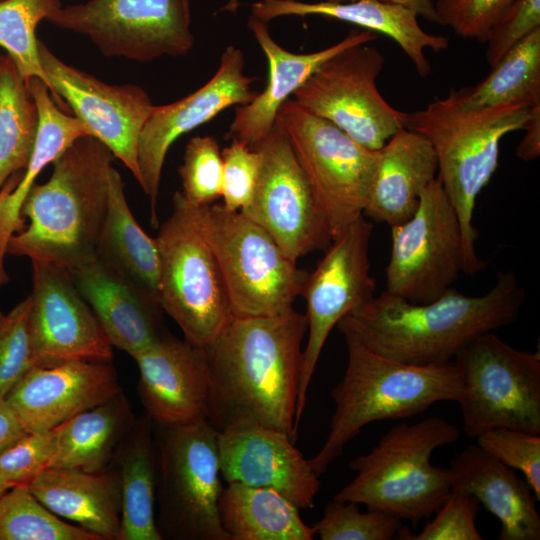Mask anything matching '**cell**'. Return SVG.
I'll return each instance as SVG.
<instances>
[{"mask_svg":"<svg viewBox=\"0 0 540 540\" xmlns=\"http://www.w3.org/2000/svg\"><path fill=\"white\" fill-rule=\"evenodd\" d=\"M307 319L294 309L236 318L204 347L212 375L209 422L220 430L246 414L297 437L296 404Z\"/></svg>","mask_w":540,"mask_h":540,"instance_id":"1","label":"cell"},{"mask_svg":"<svg viewBox=\"0 0 540 540\" xmlns=\"http://www.w3.org/2000/svg\"><path fill=\"white\" fill-rule=\"evenodd\" d=\"M524 301V289L508 271L499 273L494 286L481 296L450 288L434 301L413 303L384 291L336 326L389 359L436 365L454 360L479 335L515 322Z\"/></svg>","mask_w":540,"mask_h":540,"instance_id":"2","label":"cell"},{"mask_svg":"<svg viewBox=\"0 0 540 540\" xmlns=\"http://www.w3.org/2000/svg\"><path fill=\"white\" fill-rule=\"evenodd\" d=\"M112 152L93 136L76 139L54 161L43 184H33L21 209L26 228L7 254L71 270L96 256L108 208Z\"/></svg>","mask_w":540,"mask_h":540,"instance_id":"3","label":"cell"},{"mask_svg":"<svg viewBox=\"0 0 540 540\" xmlns=\"http://www.w3.org/2000/svg\"><path fill=\"white\" fill-rule=\"evenodd\" d=\"M343 336L348 359L343 378L331 393L335 411L330 430L309 460L319 476L366 425L410 418L437 402H459L462 395V377L454 360L427 366L406 364L371 351L351 334Z\"/></svg>","mask_w":540,"mask_h":540,"instance_id":"4","label":"cell"},{"mask_svg":"<svg viewBox=\"0 0 540 540\" xmlns=\"http://www.w3.org/2000/svg\"><path fill=\"white\" fill-rule=\"evenodd\" d=\"M533 105L514 103L462 110L439 98L423 109L405 113L404 127L426 138L435 151L437 178L460 221L463 272L467 275H475L487 265L475 250L476 199L498 167L501 139L524 129Z\"/></svg>","mask_w":540,"mask_h":540,"instance_id":"5","label":"cell"},{"mask_svg":"<svg viewBox=\"0 0 540 540\" xmlns=\"http://www.w3.org/2000/svg\"><path fill=\"white\" fill-rule=\"evenodd\" d=\"M460 431L438 416L390 428L366 454L349 462L356 476L334 496L391 514L414 525L429 518L452 492L450 469L434 466L437 448Z\"/></svg>","mask_w":540,"mask_h":540,"instance_id":"6","label":"cell"},{"mask_svg":"<svg viewBox=\"0 0 540 540\" xmlns=\"http://www.w3.org/2000/svg\"><path fill=\"white\" fill-rule=\"evenodd\" d=\"M196 207L234 317L292 311L308 272L298 268L265 229L240 211L216 203Z\"/></svg>","mask_w":540,"mask_h":540,"instance_id":"7","label":"cell"},{"mask_svg":"<svg viewBox=\"0 0 540 540\" xmlns=\"http://www.w3.org/2000/svg\"><path fill=\"white\" fill-rule=\"evenodd\" d=\"M160 257L159 304L185 340L205 347L234 318L222 275L197 213L175 192L172 211L156 237Z\"/></svg>","mask_w":540,"mask_h":540,"instance_id":"8","label":"cell"},{"mask_svg":"<svg viewBox=\"0 0 540 540\" xmlns=\"http://www.w3.org/2000/svg\"><path fill=\"white\" fill-rule=\"evenodd\" d=\"M155 445L162 538L229 540L219 516L218 429L207 420L159 426Z\"/></svg>","mask_w":540,"mask_h":540,"instance_id":"9","label":"cell"},{"mask_svg":"<svg viewBox=\"0 0 540 540\" xmlns=\"http://www.w3.org/2000/svg\"><path fill=\"white\" fill-rule=\"evenodd\" d=\"M462 377L464 433L496 428L540 434V352L519 350L494 332L479 335L454 358Z\"/></svg>","mask_w":540,"mask_h":540,"instance_id":"10","label":"cell"},{"mask_svg":"<svg viewBox=\"0 0 540 540\" xmlns=\"http://www.w3.org/2000/svg\"><path fill=\"white\" fill-rule=\"evenodd\" d=\"M275 123L287 136L333 239L363 216L378 164V150L365 148L291 98L280 107Z\"/></svg>","mask_w":540,"mask_h":540,"instance_id":"11","label":"cell"},{"mask_svg":"<svg viewBox=\"0 0 540 540\" xmlns=\"http://www.w3.org/2000/svg\"><path fill=\"white\" fill-rule=\"evenodd\" d=\"M47 21L87 36L107 57L143 63L194 45L190 0H89L61 6Z\"/></svg>","mask_w":540,"mask_h":540,"instance_id":"12","label":"cell"},{"mask_svg":"<svg viewBox=\"0 0 540 540\" xmlns=\"http://www.w3.org/2000/svg\"><path fill=\"white\" fill-rule=\"evenodd\" d=\"M368 44L354 45L331 56L293 96L308 112L377 151L404 126L405 112L392 107L380 94L377 78L385 60Z\"/></svg>","mask_w":540,"mask_h":540,"instance_id":"13","label":"cell"},{"mask_svg":"<svg viewBox=\"0 0 540 540\" xmlns=\"http://www.w3.org/2000/svg\"><path fill=\"white\" fill-rule=\"evenodd\" d=\"M388 293L428 303L452 288L464 270L459 218L438 178L422 192L414 214L391 227Z\"/></svg>","mask_w":540,"mask_h":540,"instance_id":"14","label":"cell"},{"mask_svg":"<svg viewBox=\"0 0 540 540\" xmlns=\"http://www.w3.org/2000/svg\"><path fill=\"white\" fill-rule=\"evenodd\" d=\"M373 224L359 217L335 236L316 268L308 273L301 295L306 300L308 339L303 350L295 424L298 428L307 391L324 344L338 322L374 297L369 244Z\"/></svg>","mask_w":540,"mask_h":540,"instance_id":"15","label":"cell"},{"mask_svg":"<svg viewBox=\"0 0 540 540\" xmlns=\"http://www.w3.org/2000/svg\"><path fill=\"white\" fill-rule=\"evenodd\" d=\"M255 149L262 155L260 172L253 197L240 212L294 261L325 250L332 241L328 221L283 130L275 123Z\"/></svg>","mask_w":540,"mask_h":540,"instance_id":"16","label":"cell"},{"mask_svg":"<svg viewBox=\"0 0 540 540\" xmlns=\"http://www.w3.org/2000/svg\"><path fill=\"white\" fill-rule=\"evenodd\" d=\"M39 57L56 103H65L139 181L138 142L154 105L138 85H110L74 68L39 40Z\"/></svg>","mask_w":540,"mask_h":540,"instance_id":"17","label":"cell"},{"mask_svg":"<svg viewBox=\"0 0 540 540\" xmlns=\"http://www.w3.org/2000/svg\"><path fill=\"white\" fill-rule=\"evenodd\" d=\"M255 80L244 73L242 51L229 45L222 53L217 71L202 87L176 102L153 107L138 142V183L149 198L154 226L158 224L162 169L171 145L223 110L251 102L258 93L251 87Z\"/></svg>","mask_w":540,"mask_h":540,"instance_id":"18","label":"cell"},{"mask_svg":"<svg viewBox=\"0 0 540 540\" xmlns=\"http://www.w3.org/2000/svg\"><path fill=\"white\" fill-rule=\"evenodd\" d=\"M31 264L35 366L79 359L111 361L113 346L70 272L47 262Z\"/></svg>","mask_w":540,"mask_h":540,"instance_id":"19","label":"cell"},{"mask_svg":"<svg viewBox=\"0 0 540 540\" xmlns=\"http://www.w3.org/2000/svg\"><path fill=\"white\" fill-rule=\"evenodd\" d=\"M293 442L250 415L236 416L218 430L221 477L227 483L274 489L299 509L312 508L319 475Z\"/></svg>","mask_w":540,"mask_h":540,"instance_id":"20","label":"cell"},{"mask_svg":"<svg viewBox=\"0 0 540 540\" xmlns=\"http://www.w3.org/2000/svg\"><path fill=\"white\" fill-rule=\"evenodd\" d=\"M147 416L162 427L209 421L212 375L204 347L166 333L132 357Z\"/></svg>","mask_w":540,"mask_h":540,"instance_id":"21","label":"cell"},{"mask_svg":"<svg viewBox=\"0 0 540 540\" xmlns=\"http://www.w3.org/2000/svg\"><path fill=\"white\" fill-rule=\"evenodd\" d=\"M122 392L111 361L70 360L35 366L5 400L26 432L53 429Z\"/></svg>","mask_w":540,"mask_h":540,"instance_id":"22","label":"cell"},{"mask_svg":"<svg viewBox=\"0 0 540 540\" xmlns=\"http://www.w3.org/2000/svg\"><path fill=\"white\" fill-rule=\"evenodd\" d=\"M248 27L268 61V82L251 102L236 106L227 137L255 149L271 133L280 107L313 72L334 54L374 41L377 34L353 29L340 42L311 53H293L271 36L267 22L250 16Z\"/></svg>","mask_w":540,"mask_h":540,"instance_id":"23","label":"cell"},{"mask_svg":"<svg viewBox=\"0 0 540 540\" xmlns=\"http://www.w3.org/2000/svg\"><path fill=\"white\" fill-rule=\"evenodd\" d=\"M68 271L112 346L133 357L167 333L158 300L97 255Z\"/></svg>","mask_w":540,"mask_h":540,"instance_id":"24","label":"cell"},{"mask_svg":"<svg viewBox=\"0 0 540 540\" xmlns=\"http://www.w3.org/2000/svg\"><path fill=\"white\" fill-rule=\"evenodd\" d=\"M318 15L354 24L364 30L391 38L406 54L421 77H427L431 64L426 50L435 52L449 45L448 38L426 32L410 9L382 0L348 2L297 0H258L251 6V17L268 22L280 16Z\"/></svg>","mask_w":540,"mask_h":540,"instance_id":"25","label":"cell"},{"mask_svg":"<svg viewBox=\"0 0 540 540\" xmlns=\"http://www.w3.org/2000/svg\"><path fill=\"white\" fill-rule=\"evenodd\" d=\"M452 490L474 496L501 524L499 540H539L536 497L513 470L470 444L451 461Z\"/></svg>","mask_w":540,"mask_h":540,"instance_id":"26","label":"cell"},{"mask_svg":"<svg viewBox=\"0 0 540 540\" xmlns=\"http://www.w3.org/2000/svg\"><path fill=\"white\" fill-rule=\"evenodd\" d=\"M378 154L363 215L392 227L414 214L422 192L437 178L438 162L430 142L404 126L386 141Z\"/></svg>","mask_w":540,"mask_h":540,"instance_id":"27","label":"cell"},{"mask_svg":"<svg viewBox=\"0 0 540 540\" xmlns=\"http://www.w3.org/2000/svg\"><path fill=\"white\" fill-rule=\"evenodd\" d=\"M27 487L57 516L78 523L101 540H120L121 485L118 470L89 472L45 468Z\"/></svg>","mask_w":540,"mask_h":540,"instance_id":"28","label":"cell"},{"mask_svg":"<svg viewBox=\"0 0 540 540\" xmlns=\"http://www.w3.org/2000/svg\"><path fill=\"white\" fill-rule=\"evenodd\" d=\"M135 422L122 392L76 414L55 427V450L47 468L108 469Z\"/></svg>","mask_w":540,"mask_h":540,"instance_id":"29","label":"cell"},{"mask_svg":"<svg viewBox=\"0 0 540 540\" xmlns=\"http://www.w3.org/2000/svg\"><path fill=\"white\" fill-rule=\"evenodd\" d=\"M28 87L38 110V132L25 173L0 210V286L9 280L4 264L7 244L12 235L24 228L21 209L35 179L76 139L91 136L89 129L77 117L59 109L44 81L33 78Z\"/></svg>","mask_w":540,"mask_h":540,"instance_id":"30","label":"cell"},{"mask_svg":"<svg viewBox=\"0 0 540 540\" xmlns=\"http://www.w3.org/2000/svg\"><path fill=\"white\" fill-rule=\"evenodd\" d=\"M299 508L278 491L229 482L219 498V516L229 540H312L316 535Z\"/></svg>","mask_w":540,"mask_h":540,"instance_id":"31","label":"cell"},{"mask_svg":"<svg viewBox=\"0 0 540 540\" xmlns=\"http://www.w3.org/2000/svg\"><path fill=\"white\" fill-rule=\"evenodd\" d=\"M96 255L159 302L160 257L156 238L140 227L132 214L120 173L111 168L108 208Z\"/></svg>","mask_w":540,"mask_h":540,"instance_id":"32","label":"cell"},{"mask_svg":"<svg viewBox=\"0 0 540 540\" xmlns=\"http://www.w3.org/2000/svg\"><path fill=\"white\" fill-rule=\"evenodd\" d=\"M120 540H163L155 516L157 456L151 419L135 422L118 451Z\"/></svg>","mask_w":540,"mask_h":540,"instance_id":"33","label":"cell"},{"mask_svg":"<svg viewBox=\"0 0 540 540\" xmlns=\"http://www.w3.org/2000/svg\"><path fill=\"white\" fill-rule=\"evenodd\" d=\"M474 86L451 90L444 99L462 109L540 102V29L508 51Z\"/></svg>","mask_w":540,"mask_h":540,"instance_id":"34","label":"cell"},{"mask_svg":"<svg viewBox=\"0 0 540 540\" xmlns=\"http://www.w3.org/2000/svg\"><path fill=\"white\" fill-rule=\"evenodd\" d=\"M39 116L28 85L8 55L0 59V190L26 169L36 141Z\"/></svg>","mask_w":540,"mask_h":540,"instance_id":"35","label":"cell"},{"mask_svg":"<svg viewBox=\"0 0 540 540\" xmlns=\"http://www.w3.org/2000/svg\"><path fill=\"white\" fill-rule=\"evenodd\" d=\"M60 0H1L0 46L28 85L39 78L48 86L36 36L38 24L60 8Z\"/></svg>","mask_w":540,"mask_h":540,"instance_id":"36","label":"cell"},{"mask_svg":"<svg viewBox=\"0 0 540 540\" xmlns=\"http://www.w3.org/2000/svg\"><path fill=\"white\" fill-rule=\"evenodd\" d=\"M0 540H101L44 506L27 485H14L0 498Z\"/></svg>","mask_w":540,"mask_h":540,"instance_id":"37","label":"cell"},{"mask_svg":"<svg viewBox=\"0 0 540 540\" xmlns=\"http://www.w3.org/2000/svg\"><path fill=\"white\" fill-rule=\"evenodd\" d=\"M401 521L380 510L362 512L357 503L332 499L313 528L321 540H391L398 539Z\"/></svg>","mask_w":540,"mask_h":540,"instance_id":"38","label":"cell"},{"mask_svg":"<svg viewBox=\"0 0 540 540\" xmlns=\"http://www.w3.org/2000/svg\"><path fill=\"white\" fill-rule=\"evenodd\" d=\"M185 199L194 206L214 203L222 195L223 161L217 140L195 136L185 147L179 167Z\"/></svg>","mask_w":540,"mask_h":540,"instance_id":"39","label":"cell"},{"mask_svg":"<svg viewBox=\"0 0 540 540\" xmlns=\"http://www.w3.org/2000/svg\"><path fill=\"white\" fill-rule=\"evenodd\" d=\"M30 295L0 320V399L35 367Z\"/></svg>","mask_w":540,"mask_h":540,"instance_id":"40","label":"cell"},{"mask_svg":"<svg viewBox=\"0 0 540 540\" xmlns=\"http://www.w3.org/2000/svg\"><path fill=\"white\" fill-rule=\"evenodd\" d=\"M477 445L510 468L523 473L537 501L540 499L539 434L496 427L476 437Z\"/></svg>","mask_w":540,"mask_h":540,"instance_id":"41","label":"cell"},{"mask_svg":"<svg viewBox=\"0 0 540 540\" xmlns=\"http://www.w3.org/2000/svg\"><path fill=\"white\" fill-rule=\"evenodd\" d=\"M480 502L472 495L452 490L448 498L417 534L403 527L398 539L405 540H482L476 526Z\"/></svg>","mask_w":540,"mask_h":540,"instance_id":"42","label":"cell"},{"mask_svg":"<svg viewBox=\"0 0 540 540\" xmlns=\"http://www.w3.org/2000/svg\"><path fill=\"white\" fill-rule=\"evenodd\" d=\"M223 161L222 205L231 211L245 209L254 194L262 161L261 152L232 140L221 151Z\"/></svg>","mask_w":540,"mask_h":540,"instance_id":"43","label":"cell"},{"mask_svg":"<svg viewBox=\"0 0 540 540\" xmlns=\"http://www.w3.org/2000/svg\"><path fill=\"white\" fill-rule=\"evenodd\" d=\"M55 428L27 432L0 452V478L11 485H27L47 468L55 450Z\"/></svg>","mask_w":540,"mask_h":540,"instance_id":"44","label":"cell"},{"mask_svg":"<svg viewBox=\"0 0 540 540\" xmlns=\"http://www.w3.org/2000/svg\"><path fill=\"white\" fill-rule=\"evenodd\" d=\"M515 0H437V23L465 39L485 43L491 26Z\"/></svg>","mask_w":540,"mask_h":540,"instance_id":"45","label":"cell"},{"mask_svg":"<svg viewBox=\"0 0 540 540\" xmlns=\"http://www.w3.org/2000/svg\"><path fill=\"white\" fill-rule=\"evenodd\" d=\"M540 29V0H515L491 26L486 60L490 66L499 61L534 31Z\"/></svg>","mask_w":540,"mask_h":540,"instance_id":"46","label":"cell"},{"mask_svg":"<svg viewBox=\"0 0 540 540\" xmlns=\"http://www.w3.org/2000/svg\"><path fill=\"white\" fill-rule=\"evenodd\" d=\"M523 130L525 134L517 147L516 156L523 161H531L540 154V102L532 106Z\"/></svg>","mask_w":540,"mask_h":540,"instance_id":"47","label":"cell"},{"mask_svg":"<svg viewBox=\"0 0 540 540\" xmlns=\"http://www.w3.org/2000/svg\"><path fill=\"white\" fill-rule=\"evenodd\" d=\"M26 433L5 398L0 399V452Z\"/></svg>","mask_w":540,"mask_h":540,"instance_id":"48","label":"cell"},{"mask_svg":"<svg viewBox=\"0 0 540 540\" xmlns=\"http://www.w3.org/2000/svg\"><path fill=\"white\" fill-rule=\"evenodd\" d=\"M402 5L412 10L417 16L424 17L431 22H437L435 5L432 0H385Z\"/></svg>","mask_w":540,"mask_h":540,"instance_id":"49","label":"cell"},{"mask_svg":"<svg viewBox=\"0 0 540 540\" xmlns=\"http://www.w3.org/2000/svg\"><path fill=\"white\" fill-rule=\"evenodd\" d=\"M20 178H21V174H19V172H16L7 180V182L4 184V186L0 190V210L6 198L8 197V195L19 183ZM3 316L4 314L0 311V320L3 318Z\"/></svg>","mask_w":540,"mask_h":540,"instance_id":"50","label":"cell"},{"mask_svg":"<svg viewBox=\"0 0 540 540\" xmlns=\"http://www.w3.org/2000/svg\"><path fill=\"white\" fill-rule=\"evenodd\" d=\"M13 485H11L10 483L2 480L0 478V498L2 497V495L9 489L11 488Z\"/></svg>","mask_w":540,"mask_h":540,"instance_id":"51","label":"cell"},{"mask_svg":"<svg viewBox=\"0 0 540 540\" xmlns=\"http://www.w3.org/2000/svg\"><path fill=\"white\" fill-rule=\"evenodd\" d=\"M327 1L339 3V2H348V1H354V0H327ZM382 1H385V0H382Z\"/></svg>","mask_w":540,"mask_h":540,"instance_id":"52","label":"cell"},{"mask_svg":"<svg viewBox=\"0 0 540 540\" xmlns=\"http://www.w3.org/2000/svg\"><path fill=\"white\" fill-rule=\"evenodd\" d=\"M2 55H0V59H1Z\"/></svg>","mask_w":540,"mask_h":540,"instance_id":"53","label":"cell"},{"mask_svg":"<svg viewBox=\"0 0 540 540\" xmlns=\"http://www.w3.org/2000/svg\"><path fill=\"white\" fill-rule=\"evenodd\" d=\"M1 1V0H0Z\"/></svg>","mask_w":540,"mask_h":540,"instance_id":"54","label":"cell"}]
</instances>
